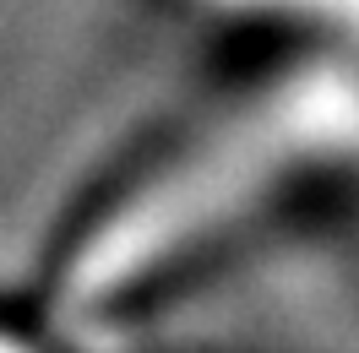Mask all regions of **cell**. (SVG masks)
Wrapping results in <instances>:
<instances>
[{
  "label": "cell",
  "mask_w": 359,
  "mask_h": 353,
  "mask_svg": "<svg viewBox=\"0 0 359 353\" xmlns=\"http://www.w3.org/2000/svg\"><path fill=\"white\" fill-rule=\"evenodd\" d=\"M348 153H359V66L337 60L299 71L175 147L114 207H104L71 244L60 293L82 310L120 299L158 266L207 244L212 228L250 212L278 179Z\"/></svg>",
  "instance_id": "obj_1"
},
{
  "label": "cell",
  "mask_w": 359,
  "mask_h": 353,
  "mask_svg": "<svg viewBox=\"0 0 359 353\" xmlns=\"http://www.w3.org/2000/svg\"><path fill=\"white\" fill-rule=\"evenodd\" d=\"M202 6L278 17V22H294V27H316L332 44H343L348 60H359V0H202Z\"/></svg>",
  "instance_id": "obj_2"
}]
</instances>
